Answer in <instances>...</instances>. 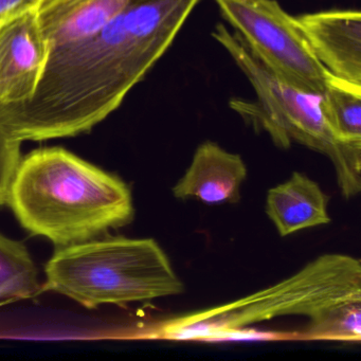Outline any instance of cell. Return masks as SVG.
<instances>
[{
	"label": "cell",
	"instance_id": "6da1fadb",
	"mask_svg": "<svg viewBox=\"0 0 361 361\" xmlns=\"http://www.w3.org/2000/svg\"><path fill=\"white\" fill-rule=\"evenodd\" d=\"M200 1L130 0L94 37L50 51L33 96L0 107V126L20 142L92 130L166 54Z\"/></svg>",
	"mask_w": 361,
	"mask_h": 361
},
{
	"label": "cell",
	"instance_id": "7a4b0ae2",
	"mask_svg": "<svg viewBox=\"0 0 361 361\" xmlns=\"http://www.w3.org/2000/svg\"><path fill=\"white\" fill-rule=\"evenodd\" d=\"M310 320L302 339L359 343L361 263L341 253L320 255L281 282L229 303L164 321L158 339H233L246 327L280 317Z\"/></svg>",
	"mask_w": 361,
	"mask_h": 361
},
{
	"label": "cell",
	"instance_id": "3957f363",
	"mask_svg": "<svg viewBox=\"0 0 361 361\" xmlns=\"http://www.w3.org/2000/svg\"><path fill=\"white\" fill-rule=\"evenodd\" d=\"M7 204L27 231L59 247L124 227L135 214L132 192L122 179L62 147L20 158Z\"/></svg>",
	"mask_w": 361,
	"mask_h": 361
},
{
	"label": "cell",
	"instance_id": "277c9868",
	"mask_svg": "<svg viewBox=\"0 0 361 361\" xmlns=\"http://www.w3.org/2000/svg\"><path fill=\"white\" fill-rule=\"evenodd\" d=\"M213 39L231 56L252 85L257 101L234 99L230 106L255 130L265 132L276 147L293 143L326 156L346 200L361 191V147L346 145L331 134L321 109V94L291 83L269 66L238 32L219 24Z\"/></svg>",
	"mask_w": 361,
	"mask_h": 361
},
{
	"label": "cell",
	"instance_id": "5b68a950",
	"mask_svg": "<svg viewBox=\"0 0 361 361\" xmlns=\"http://www.w3.org/2000/svg\"><path fill=\"white\" fill-rule=\"evenodd\" d=\"M43 291L88 310L181 295L180 280L153 238H109L60 247L45 268Z\"/></svg>",
	"mask_w": 361,
	"mask_h": 361
},
{
	"label": "cell",
	"instance_id": "8992f818",
	"mask_svg": "<svg viewBox=\"0 0 361 361\" xmlns=\"http://www.w3.org/2000/svg\"><path fill=\"white\" fill-rule=\"evenodd\" d=\"M225 20L276 73L322 94L333 75L314 56L297 18L276 0H215Z\"/></svg>",
	"mask_w": 361,
	"mask_h": 361
},
{
	"label": "cell",
	"instance_id": "52a82bcc",
	"mask_svg": "<svg viewBox=\"0 0 361 361\" xmlns=\"http://www.w3.org/2000/svg\"><path fill=\"white\" fill-rule=\"evenodd\" d=\"M49 52L35 9L0 20V107L33 96Z\"/></svg>",
	"mask_w": 361,
	"mask_h": 361
},
{
	"label": "cell",
	"instance_id": "ba28073f",
	"mask_svg": "<svg viewBox=\"0 0 361 361\" xmlns=\"http://www.w3.org/2000/svg\"><path fill=\"white\" fill-rule=\"evenodd\" d=\"M297 18L314 56L336 79L361 87V14L331 10Z\"/></svg>",
	"mask_w": 361,
	"mask_h": 361
},
{
	"label": "cell",
	"instance_id": "9c48e42d",
	"mask_svg": "<svg viewBox=\"0 0 361 361\" xmlns=\"http://www.w3.org/2000/svg\"><path fill=\"white\" fill-rule=\"evenodd\" d=\"M247 174L246 164L238 154L204 141L196 149L191 164L172 188V193L177 200H195L211 206L236 204Z\"/></svg>",
	"mask_w": 361,
	"mask_h": 361
},
{
	"label": "cell",
	"instance_id": "30bf717a",
	"mask_svg": "<svg viewBox=\"0 0 361 361\" xmlns=\"http://www.w3.org/2000/svg\"><path fill=\"white\" fill-rule=\"evenodd\" d=\"M128 3L130 0H39L35 13L52 51L94 37Z\"/></svg>",
	"mask_w": 361,
	"mask_h": 361
},
{
	"label": "cell",
	"instance_id": "8fae6325",
	"mask_svg": "<svg viewBox=\"0 0 361 361\" xmlns=\"http://www.w3.org/2000/svg\"><path fill=\"white\" fill-rule=\"evenodd\" d=\"M329 196L316 181L295 172L285 183L267 192L265 211L280 236L327 225Z\"/></svg>",
	"mask_w": 361,
	"mask_h": 361
},
{
	"label": "cell",
	"instance_id": "7c38bea8",
	"mask_svg": "<svg viewBox=\"0 0 361 361\" xmlns=\"http://www.w3.org/2000/svg\"><path fill=\"white\" fill-rule=\"evenodd\" d=\"M321 109L337 140L361 147V87L331 77L321 94Z\"/></svg>",
	"mask_w": 361,
	"mask_h": 361
},
{
	"label": "cell",
	"instance_id": "4fadbf2b",
	"mask_svg": "<svg viewBox=\"0 0 361 361\" xmlns=\"http://www.w3.org/2000/svg\"><path fill=\"white\" fill-rule=\"evenodd\" d=\"M43 291L26 247L0 233V304L30 299Z\"/></svg>",
	"mask_w": 361,
	"mask_h": 361
},
{
	"label": "cell",
	"instance_id": "5bb4252c",
	"mask_svg": "<svg viewBox=\"0 0 361 361\" xmlns=\"http://www.w3.org/2000/svg\"><path fill=\"white\" fill-rule=\"evenodd\" d=\"M20 143L0 126V206L7 204L10 185L20 161Z\"/></svg>",
	"mask_w": 361,
	"mask_h": 361
},
{
	"label": "cell",
	"instance_id": "9a60e30c",
	"mask_svg": "<svg viewBox=\"0 0 361 361\" xmlns=\"http://www.w3.org/2000/svg\"><path fill=\"white\" fill-rule=\"evenodd\" d=\"M39 0H0V20L35 9Z\"/></svg>",
	"mask_w": 361,
	"mask_h": 361
}]
</instances>
